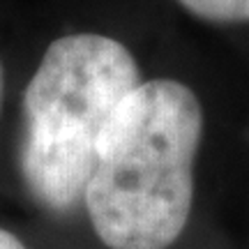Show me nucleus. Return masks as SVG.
I'll list each match as a JSON object with an SVG mask.
<instances>
[{
    "label": "nucleus",
    "mask_w": 249,
    "mask_h": 249,
    "mask_svg": "<svg viewBox=\"0 0 249 249\" xmlns=\"http://www.w3.org/2000/svg\"><path fill=\"white\" fill-rule=\"evenodd\" d=\"M203 104L176 79L143 81L102 134L83 203L111 249H166L194 205Z\"/></svg>",
    "instance_id": "f257e3e1"
},
{
    "label": "nucleus",
    "mask_w": 249,
    "mask_h": 249,
    "mask_svg": "<svg viewBox=\"0 0 249 249\" xmlns=\"http://www.w3.org/2000/svg\"><path fill=\"white\" fill-rule=\"evenodd\" d=\"M141 83L136 58L113 37L74 33L49 44L23 95L21 173L39 203L70 210L83 198L102 134Z\"/></svg>",
    "instance_id": "f03ea898"
},
{
    "label": "nucleus",
    "mask_w": 249,
    "mask_h": 249,
    "mask_svg": "<svg viewBox=\"0 0 249 249\" xmlns=\"http://www.w3.org/2000/svg\"><path fill=\"white\" fill-rule=\"evenodd\" d=\"M180 5L203 18L208 23L219 26H242L249 23V0H178Z\"/></svg>",
    "instance_id": "7ed1b4c3"
},
{
    "label": "nucleus",
    "mask_w": 249,
    "mask_h": 249,
    "mask_svg": "<svg viewBox=\"0 0 249 249\" xmlns=\"http://www.w3.org/2000/svg\"><path fill=\"white\" fill-rule=\"evenodd\" d=\"M0 249H28V247L18 240L14 233L2 231V229H0Z\"/></svg>",
    "instance_id": "20e7f679"
},
{
    "label": "nucleus",
    "mask_w": 249,
    "mask_h": 249,
    "mask_svg": "<svg viewBox=\"0 0 249 249\" xmlns=\"http://www.w3.org/2000/svg\"><path fill=\"white\" fill-rule=\"evenodd\" d=\"M2 90H5V76H2V65H0V108H2Z\"/></svg>",
    "instance_id": "39448f33"
}]
</instances>
